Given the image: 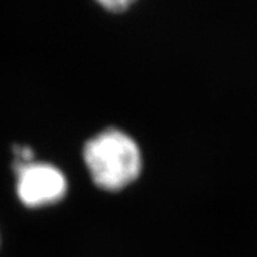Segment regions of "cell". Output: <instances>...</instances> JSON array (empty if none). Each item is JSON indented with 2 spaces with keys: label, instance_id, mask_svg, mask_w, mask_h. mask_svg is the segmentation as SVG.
<instances>
[{
  "label": "cell",
  "instance_id": "3",
  "mask_svg": "<svg viewBox=\"0 0 257 257\" xmlns=\"http://www.w3.org/2000/svg\"><path fill=\"white\" fill-rule=\"evenodd\" d=\"M101 5L111 12H121V10L127 9L130 6V2L127 0H109V2H101Z\"/></svg>",
  "mask_w": 257,
  "mask_h": 257
},
{
  "label": "cell",
  "instance_id": "2",
  "mask_svg": "<svg viewBox=\"0 0 257 257\" xmlns=\"http://www.w3.org/2000/svg\"><path fill=\"white\" fill-rule=\"evenodd\" d=\"M16 193L26 207H45L60 202L67 192L64 173L46 162L32 160L15 165Z\"/></svg>",
  "mask_w": 257,
  "mask_h": 257
},
{
  "label": "cell",
  "instance_id": "1",
  "mask_svg": "<svg viewBox=\"0 0 257 257\" xmlns=\"http://www.w3.org/2000/svg\"><path fill=\"white\" fill-rule=\"evenodd\" d=\"M83 159L93 183L107 192H117L133 183L143 166L136 140L120 128H106L89 139Z\"/></svg>",
  "mask_w": 257,
  "mask_h": 257
}]
</instances>
